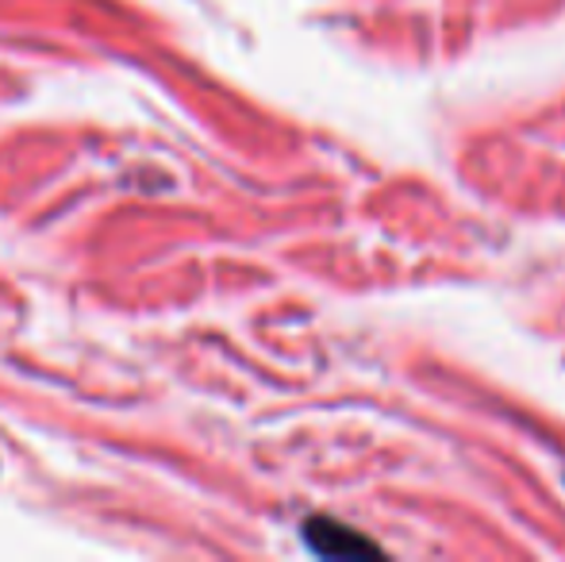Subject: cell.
<instances>
[{
    "label": "cell",
    "mask_w": 565,
    "mask_h": 562,
    "mask_svg": "<svg viewBox=\"0 0 565 562\" xmlns=\"http://www.w3.org/2000/svg\"><path fill=\"white\" fill-rule=\"evenodd\" d=\"M305 543L320 559H373L381 555V548L373 540H365L358 528L339 524L331 517H312L305 524Z\"/></svg>",
    "instance_id": "6da1fadb"
}]
</instances>
